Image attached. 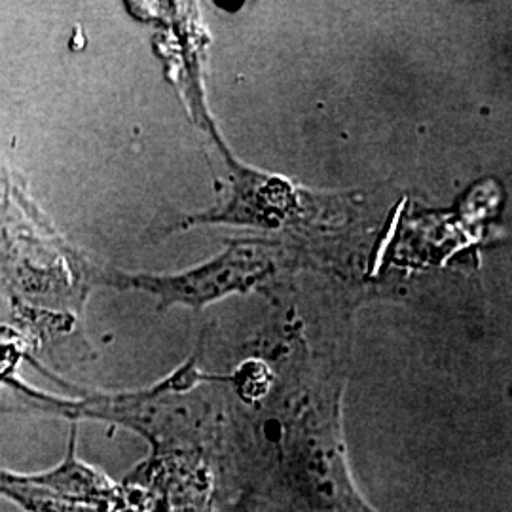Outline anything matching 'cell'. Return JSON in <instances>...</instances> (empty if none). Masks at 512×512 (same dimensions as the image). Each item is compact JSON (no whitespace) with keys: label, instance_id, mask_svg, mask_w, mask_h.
Wrapping results in <instances>:
<instances>
[{"label":"cell","instance_id":"6da1fadb","mask_svg":"<svg viewBox=\"0 0 512 512\" xmlns=\"http://www.w3.org/2000/svg\"><path fill=\"white\" fill-rule=\"evenodd\" d=\"M95 283L122 291H143L160 298V310L173 304L203 308L230 293L251 291L274 272L272 247L251 241H230L222 255L179 275L126 274L90 270Z\"/></svg>","mask_w":512,"mask_h":512}]
</instances>
